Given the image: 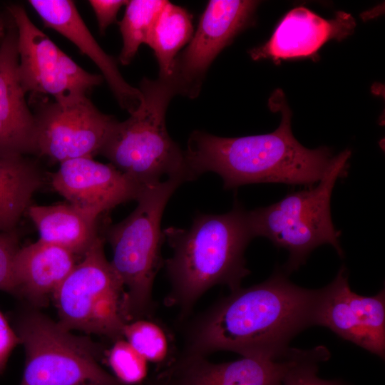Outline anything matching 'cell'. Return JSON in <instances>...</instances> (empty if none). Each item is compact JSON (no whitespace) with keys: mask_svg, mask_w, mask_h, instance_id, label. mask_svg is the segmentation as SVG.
I'll use <instances>...</instances> for the list:
<instances>
[{"mask_svg":"<svg viewBox=\"0 0 385 385\" xmlns=\"http://www.w3.org/2000/svg\"><path fill=\"white\" fill-rule=\"evenodd\" d=\"M76 265L74 254L40 240L20 247L13 264L14 296L34 307L45 305Z\"/></svg>","mask_w":385,"mask_h":385,"instance_id":"cell-18","label":"cell"},{"mask_svg":"<svg viewBox=\"0 0 385 385\" xmlns=\"http://www.w3.org/2000/svg\"><path fill=\"white\" fill-rule=\"evenodd\" d=\"M257 4L247 0L208 2L188 46L176 56L168 80L176 95L190 98L199 95L212 62L248 24Z\"/></svg>","mask_w":385,"mask_h":385,"instance_id":"cell-12","label":"cell"},{"mask_svg":"<svg viewBox=\"0 0 385 385\" xmlns=\"http://www.w3.org/2000/svg\"><path fill=\"white\" fill-rule=\"evenodd\" d=\"M321 293L322 289L300 287L277 271L262 283L232 291L192 321L183 353L284 354L294 337L314 326Z\"/></svg>","mask_w":385,"mask_h":385,"instance_id":"cell-1","label":"cell"},{"mask_svg":"<svg viewBox=\"0 0 385 385\" xmlns=\"http://www.w3.org/2000/svg\"><path fill=\"white\" fill-rule=\"evenodd\" d=\"M167 2L165 0L128 1L124 16L118 22L123 39L118 58L121 64H130L140 46L148 45L157 18Z\"/></svg>","mask_w":385,"mask_h":385,"instance_id":"cell-22","label":"cell"},{"mask_svg":"<svg viewBox=\"0 0 385 385\" xmlns=\"http://www.w3.org/2000/svg\"><path fill=\"white\" fill-rule=\"evenodd\" d=\"M9 17L0 43V158L37 156L35 118L18 72L17 31Z\"/></svg>","mask_w":385,"mask_h":385,"instance_id":"cell-15","label":"cell"},{"mask_svg":"<svg viewBox=\"0 0 385 385\" xmlns=\"http://www.w3.org/2000/svg\"><path fill=\"white\" fill-rule=\"evenodd\" d=\"M350 155L351 151L345 150L335 156L317 186L290 192L276 203L247 212L252 237H267L276 247L289 252L287 272L298 269L321 245H332L343 256L340 232L332 223L330 203L335 183L346 174Z\"/></svg>","mask_w":385,"mask_h":385,"instance_id":"cell-6","label":"cell"},{"mask_svg":"<svg viewBox=\"0 0 385 385\" xmlns=\"http://www.w3.org/2000/svg\"><path fill=\"white\" fill-rule=\"evenodd\" d=\"M128 1L124 0H90L97 19L99 31L103 34L106 29L116 21V16L120 8Z\"/></svg>","mask_w":385,"mask_h":385,"instance_id":"cell-27","label":"cell"},{"mask_svg":"<svg viewBox=\"0 0 385 385\" xmlns=\"http://www.w3.org/2000/svg\"><path fill=\"white\" fill-rule=\"evenodd\" d=\"M123 338L148 362L166 367L171 364L169 336L160 324L147 318L130 321L123 327Z\"/></svg>","mask_w":385,"mask_h":385,"instance_id":"cell-23","label":"cell"},{"mask_svg":"<svg viewBox=\"0 0 385 385\" xmlns=\"http://www.w3.org/2000/svg\"><path fill=\"white\" fill-rule=\"evenodd\" d=\"M98 235L55 292L58 322L69 331L123 338L128 322L124 287L106 257Z\"/></svg>","mask_w":385,"mask_h":385,"instance_id":"cell-8","label":"cell"},{"mask_svg":"<svg viewBox=\"0 0 385 385\" xmlns=\"http://www.w3.org/2000/svg\"><path fill=\"white\" fill-rule=\"evenodd\" d=\"M107 355L112 375L124 385H140L148 374V361L125 339L115 341Z\"/></svg>","mask_w":385,"mask_h":385,"instance_id":"cell-24","label":"cell"},{"mask_svg":"<svg viewBox=\"0 0 385 385\" xmlns=\"http://www.w3.org/2000/svg\"><path fill=\"white\" fill-rule=\"evenodd\" d=\"M385 292L365 297L351 291L345 268L322 289L314 325L324 326L384 359L385 355Z\"/></svg>","mask_w":385,"mask_h":385,"instance_id":"cell-13","label":"cell"},{"mask_svg":"<svg viewBox=\"0 0 385 385\" xmlns=\"http://www.w3.org/2000/svg\"><path fill=\"white\" fill-rule=\"evenodd\" d=\"M19 248V238L16 230L0 232V290L14 296L13 264Z\"/></svg>","mask_w":385,"mask_h":385,"instance_id":"cell-25","label":"cell"},{"mask_svg":"<svg viewBox=\"0 0 385 385\" xmlns=\"http://www.w3.org/2000/svg\"><path fill=\"white\" fill-rule=\"evenodd\" d=\"M327 359L323 346L309 350L290 348L280 355L242 356L224 363L183 353L156 378L165 385H283L287 376L297 366Z\"/></svg>","mask_w":385,"mask_h":385,"instance_id":"cell-11","label":"cell"},{"mask_svg":"<svg viewBox=\"0 0 385 385\" xmlns=\"http://www.w3.org/2000/svg\"><path fill=\"white\" fill-rule=\"evenodd\" d=\"M7 10L17 31L18 72L29 101L51 96L60 103L75 102L103 82L102 75L86 71L58 47L22 6Z\"/></svg>","mask_w":385,"mask_h":385,"instance_id":"cell-9","label":"cell"},{"mask_svg":"<svg viewBox=\"0 0 385 385\" xmlns=\"http://www.w3.org/2000/svg\"><path fill=\"white\" fill-rule=\"evenodd\" d=\"M9 24V16L1 14L0 15V43L2 41L7 29Z\"/></svg>","mask_w":385,"mask_h":385,"instance_id":"cell-29","label":"cell"},{"mask_svg":"<svg viewBox=\"0 0 385 385\" xmlns=\"http://www.w3.org/2000/svg\"><path fill=\"white\" fill-rule=\"evenodd\" d=\"M247 212L235 202L225 214L197 215L188 229L163 230L173 252L164 262L170 284L166 302L181 316L187 317L212 287L225 285L234 291L250 274L244 253L253 237Z\"/></svg>","mask_w":385,"mask_h":385,"instance_id":"cell-3","label":"cell"},{"mask_svg":"<svg viewBox=\"0 0 385 385\" xmlns=\"http://www.w3.org/2000/svg\"><path fill=\"white\" fill-rule=\"evenodd\" d=\"M192 19L185 9L168 1L160 12L148 43L159 66L158 78H170L178 52L192 37Z\"/></svg>","mask_w":385,"mask_h":385,"instance_id":"cell-21","label":"cell"},{"mask_svg":"<svg viewBox=\"0 0 385 385\" xmlns=\"http://www.w3.org/2000/svg\"><path fill=\"white\" fill-rule=\"evenodd\" d=\"M269 103L282 115L272 133L239 138L218 137L200 130L192 133L184 152L193 180L213 172L222 178L225 189L260 183L312 187L320 181L335 156L327 148L308 149L294 138L292 113L280 90Z\"/></svg>","mask_w":385,"mask_h":385,"instance_id":"cell-2","label":"cell"},{"mask_svg":"<svg viewBox=\"0 0 385 385\" xmlns=\"http://www.w3.org/2000/svg\"><path fill=\"white\" fill-rule=\"evenodd\" d=\"M51 185L68 202L98 217L118 205L137 200L145 187L111 163L89 157L59 163Z\"/></svg>","mask_w":385,"mask_h":385,"instance_id":"cell-14","label":"cell"},{"mask_svg":"<svg viewBox=\"0 0 385 385\" xmlns=\"http://www.w3.org/2000/svg\"><path fill=\"white\" fill-rule=\"evenodd\" d=\"M29 104L34 106L37 156L59 163L98 155L116 120L101 112L88 97L68 103L42 97Z\"/></svg>","mask_w":385,"mask_h":385,"instance_id":"cell-10","label":"cell"},{"mask_svg":"<svg viewBox=\"0 0 385 385\" xmlns=\"http://www.w3.org/2000/svg\"><path fill=\"white\" fill-rule=\"evenodd\" d=\"M26 212L41 241L83 256L98 237V217L69 202L31 205Z\"/></svg>","mask_w":385,"mask_h":385,"instance_id":"cell-19","label":"cell"},{"mask_svg":"<svg viewBox=\"0 0 385 385\" xmlns=\"http://www.w3.org/2000/svg\"><path fill=\"white\" fill-rule=\"evenodd\" d=\"M145 385H165V384L158 378H155L154 380H152L150 382L146 384Z\"/></svg>","mask_w":385,"mask_h":385,"instance_id":"cell-30","label":"cell"},{"mask_svg":"<svg viewBox=\"0 0 385 385\" xmlns=\"http://www.w3.org/2000/svg\"><path fill=\"white\" fill-rule=\"evenodd\" d=\"M354 27V18L345 12L327 20L304 7L295 8L282 19L271 38L252 49L250 56L254 60L272 58L274 61L309 56L329 40L347 37Z\"/></svg>","mask_w":385,"mask_h":385,"instance_id":"cell-17","label":"cell"},{"mask_svg":"<svg viewBox=\"0 0 385 385\" xmlns=\"http://www.w3.org/2000/svg\"><path fill=\"white\" fill-rule=\"evenodd\" d=\"M43 184V172L34 160L27 156L0 158V232L16 230Z\"/></svg>","mask_w":385,"mask_h":385,"instance_id":"cell-20","label":"cell"},{"mask_svg":"<svg viewBox=\"0 0 385 385\" xmlns=\"http://www.w3.org/2000/svg\"><path fill=\"white\" fill-rule=\"evenodd\" d=\"M19 343L14 328L0 312V374L4 371L13 349Z\"/></svg>","mask_w":385,"mask_h":385,"instance_id":"cell-28","label":"cell"},{"mask_svg":"<svg viewBox=\"0 0 385 385\" xmlns=\"http://www.w3.org/2000/svg\"><path fill=\"white\" fill-rule=\"evenodd\" d=\"M13 328L25 353L19 385H124L101 366L97 344L35 308L18 314Z\"/></svg>","mask_w":385,"mask_h":385,"instance_id":"cell-7","label":"cell"},{"mask_svg":"<svg viewBox=\"0 0 385 385\" xmlns=\"http://www.w3.org/2000/svg\"><path fill=\"white\" fill-rule=\"evenodd\" d=\"M312 361L300 364L285 378L283 385H345L341 381L324 380L317 376V364Z\"/></svg>","mask_w":385,"mask_h":385,"instance_id":"cell-26","label":"cell"},{"mask_svg":"<svg viewBox=\"0 0 385 385\" xmlns=\"http://www.w3.org/2000/svg\"><path fill=\"white\" fill-rule=\"evenodd\" d=\"M183 183L180 179L167 178L145 186L135 210L105 229L104 238L113 251L110 262L124 287L128 322L147 318L154 309L153 284L164 263L161 219L168 200Z\"/></svg>","mask_w":385,"mask_h":385,"instance_id":"cell-5","label":"cell"},{"mask_svg":"<svg viewBox=\"0 0 385 385\" xmlns=\"http://www.w3.org/2000/svg\"><path fill=\"white\" fill-rule=\"evenodd\" d=\"M138 89V108L125 120L113 122L98 155L143 186L160 182L163 176L183 183L193 180L185 152L166 128V111L176 95L173 86L160 78H144Z\"/></svg>","mask_w":385,"mask_h":385,"instance_id":"cell-4","label":"cell"},{"mask_svg":"<svg viewBox=\"0 0 385 385\" xmlns=\"http://www.w3.org/2000/svg\"><path fill=\"white\" fill-rule=\"evenodd\" d=\"M30 5L44 26L54 29L86 55L98 66L120 106L129 114L141 101L140 90L123 77L115 60L107 54L94 38L81 17L73 1L69 0H30Z\"/></svg>","mask_w":385,"mask_h":385,"instance_id":"cell-16","label":"cell"}]
</instances>
